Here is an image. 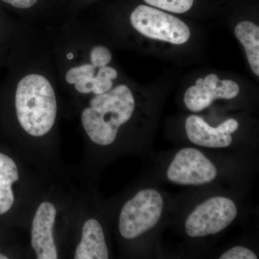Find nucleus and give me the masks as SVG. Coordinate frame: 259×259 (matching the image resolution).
Returning a JSON list of instances; mask_svg holds the SVG:
<instances>
[{"instance_id": "1", "label": "nucleus", "mask_w": 259, "mask_h": 259, "mask_svg": "<svg viewBox=\"0 0 259 259\" xmlns=\"http://www.w3.org/2000/svg\"><path fill=\"white\" fill-rule=\"evenodd\" d=\"M135 100L130 89L119 85L92 99L81 114L83 128L94 143L108 146L115 141L119 127L131 119Z\"/></svg>"}, {"instance_id": "2", "label": "nucleus", "mask_w": 259, "mask_h": 259, "mask_svg": "<svg viewBox=\"0 0 259 259\" xmlns=\"http://www.w3.org/2000/svg\"><path fill=\"white\" fill-rule=\"evenodd\" d=\"M15 107L19 122L30 136H44L54 125L57 113L55 93L41 75L30 74L20 80Z\"/></svg>"}, {"instance_id": "3", "label": "nucleus", "mask_w": 259, "mask_h": 259, "mask_svg": "<svg viewBox=\"0 0 259 259\" xmlns=\"http://www.w3.org/2000/svg\"><path fill=\"white\" fill-rule=\"evenodd\" d=\"M163 207V198L157 191L153 189L140 191L121 210L120 234L126 239H134L144 234L157 224Z\"/></svg>"}, {"instance_id": "4", "label": "nucleus", "mask_w": 259, "mask_h": 259, "mask_svg": "<svg viewBox=\"0 0 259 259\" xmlns=\"http://www.w3.org/2000/svg\"><path fill=\"white\" fill-rule=\"evenodd\" d=\"M131 22L144 36L176 45L185 44L191 35L190 28L180 19L146 5L134 10Z\"/></svg>"}, {"instance_id": "5", "label": "nucleus", "mask_w": 259, "mask_h": 259, "mask_svg": "<svg viewBox=\"0 0 259 259\" xmlns=\"http://www.w3.org/2000/svg\"><path fill=\"white\" fill-rule=\"evenodd\" d=\"M237 212L236 204L231 199L212 197L191 213L186 221V232L192 238L215 234L234 221Z\"/></svg>"}, {"instance_id": "6", "label": "nucleus", "mask_w": 259, "mask_h": 259, "mask_svg": "<svg viewBox=\"0 0 259 259\" xmlns=\"http://www.w3.org/2000/svg\"><path fill=\"white\" fill-rule=\"evenodd\" d=\"M212 162L199 150L186 148L177 153L167 171V177L174 183L184 185H202L217 176Z\"/></svg>"}, {"instance_id": "7", "label": "nucleus", "mask_w": 259, "mask_h": 259, "mask_svg": "<svg viewBox=\"0 0 259 259\" xmlns=\"http://www.w3.org/2000/svg\"><path fill=\"white\" fill-rule=\"evenodd\" d=\"M240 93L239 86L231 80H220L217 75L199 78L195 86L186 91L185 103L190 111L198 112L210 106L217 99L232 100Z\"/></svg>"}, {"instance_id": "8", "label": "nucleus", "mask_w": 259, "mask_h": 259, "mask_svg": "<svg viewBox=\"0 0 259 259\" xmlns=\"http://www.w3.org/2000/svg\"><path fill=\"white\" fill-rule=\"evenodd\" d=\"M238 122L228 119L217 127H211L201 117L190 115L185 122L186 133L191 142L207 148H226L231 144V134L238 128Z\"/></svg>"}, {"instance_id": "9", "label": "nucleus", "mask_w": 259, "mask_h": 259, "mask_svg": "<svg viewBox=\"0 0 259 259\" xmlns=\"http://www.w3.org/2000/svg\"><path fill=\"white\" fill-rule=\"evenodd\" d=\"M56 215L55 207L50 202H42L35 213L32 224L31 243L37 259L58 258L53 236Z\"/></svg>"}, {"instance_id": "10", "label": "nucleus", "mask_w": 259, "mask_h": 259, "mask_svg": "<svg viewBox=\"0 0 259 259\" xmlns=\"http://www.w3.org/2000/svg\"><path fill=\"white\" fill-rule=\"evenodd\" d=\"M76 259H107L108 249L101 225L90 219L83 226L81 242L76 250Z\"/></svg>"}, {"instance_id": "11", "label": "nucleus", "mask_w": 259, "mask_h": 259, "mask_svg": "<svg viewBox=\"0 0 259 259\" xmlns=\"http://www.w3.org/2000/svg\"><path fill=\"white\" fill-rule=\"evenodd\" d=\"M18 179V167L15 161L0 153V214L8 212L14 203L12 186Z\"/></svg>"}, {"instance_id": "12", "label": "nucleus", "mask_w": 259, "mask_h": 259, "mask_svg": "<svg viewBox=\"0 0 259 259\" xmlns=\"http://www.w3.org/2000/svg\"><path fill=\"white\" fill-rule=\"evenodd\" d=\"M235 34L244 47L252 71L259 76V27L251 22H241L236 25Z\"/></svg>"}, {"instance_id": "13", "label": "nucleus", "mask_w": 259, "mask_h": 259, "mask_svg": "<svg viewBox=\"0 0 259 259\" xmlns=\"http://www.w3.org/2000/svg\"><path fill=\"white\" fill-rule=\"evenodd\" d=\"M96 69L93 64H84L72 68L66 73V81L71 84H75V88L80 93H93Z\"/></svg>"}, {"instance_id": "14", "label": "nucleus", "mask_w": 259, "mask_h": 259, "mask_svg": "<svg viewBox=\"0 0 259 259\" xmlns=\"http://www.w3.org/2000/svg\"><path fill=\"white\" fill-rule=\"evenodd\" d=\"M117 76V71L113 68L107 66L100 68L98 73L94 78L95 82L93 93L97 95L110 91L113 86L112 80L116 79Z\"/></svg>"}, {"instance_id": "15", "label": "nucleus", "mask_w": 259, "mask_h": 259, "mask_svg": "<svg viewBox=\"0 0 259 259\" xmlns=\"http://www.w3.org/2000/svg\"><path fill=\"white\" fill-rule=\"evenodd\" d=\"M147 4L174 13H184L193 5L194 0H144Z\"/></svg>"}, {"instance_id": "16", "label": "nucleus", "mask_w": 259, "mask_h": 259, "mask_svg": "<svg viewBox=\"0 0 259 259\" xmlns=\"http://www.w3.org/2000/svg\"><path fill=\"white\" fill-rule=\"evenodd\" d=\"M90 59H91L92 64L95 67H103L111 61V53L107 48L96 47L92 50Z\"/></svg>"}, {"instance_id": "17", "label": "nucleus", "mask_w": 259, "mask_h": 259, "mask_svg": "<svg viewBox=\"0 0 259 259\" xmlns=\"http://www.w3.org/2000/svg\"><path fill=\"white\" fill-rule=\"evenodd\" d=\"M221 259H257L258 257L252 250L242 246L233 247L223 253Z\"/></svg>"}, {"instance_id": "18", "label": "nucleus", "mask_w": 259, "mask_h": 259, "mask_svg": "<svg viewBox=\"0 0 259 259\" xmlns=\"http://www.w3.org/2000/svg\"><path fill=\"white\" fill-rule=\"evenodd\" d=\"M2 1L8 3L15 8L27 9L33 6L37 3V0H2Z\"/></svg>"}, {"instance_id": "19", "label": "nucleus", "mask_w": 259, "mask_h": 259, "mask_svg": "<svg viewBox=\"0 0 259 259\" xmlns=\"http://www.w3.org/2000/svg\"><path fill=\"white\" fill-rule=\"evenodd\" d=\"M67 58L69 59H72L73 58H74V55H73L72 54H71V53H69V54H68Z\"/></svg>"}, {"instance_id": "20", "label": "nucleus", "mask_w": 259, "mask_h": 259, "mask_svg": "<svg viewBox=\"0 0 259 259\" xmlns=\"http://www.w3.org/2000/svg\"><path fill=\"white\" fill-rule=\"evenodd\" d=\"M7 258H8V257H7L6 255L1 254V253H0V259H7Z\"/></svg>"}]
</instances>
